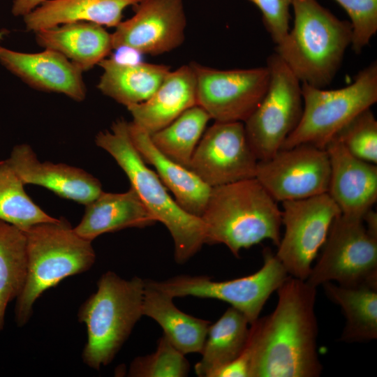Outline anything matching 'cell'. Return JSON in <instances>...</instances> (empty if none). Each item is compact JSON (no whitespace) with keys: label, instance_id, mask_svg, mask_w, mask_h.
Here are the masks:
<instances>
[{"label":"cell","instance_id":"1","mask_svg":"<svg viewBox=\"0 0 377 377\" xmlns=\"http://www.w3.org/2000/svg\"><path fill=\"white\" fill-rule=\"evenodd\" d=\"M276 291L273 312L250 325V377H318L316 288L289 276Z\"/></svg>","mask_w":377,"mask_h":377},{"label":"cell","instance_id":"2","mask_svg":"<svg viewBox=\"0 0 377 377\" xmlns=\"http://www.w3.org/2000/svg\"><path fill=\"white\" fill-rule=\"evenodd\" d=\"M200 219L205 244H224L235 257L265 239L277 246L281 238V210L256 178L212 187Z\"/></svg>","mask_w":377,"mask_h":377},{"label":"cell","instance_id":"3","mask_svg":"<svg viewBox=\"0 0 377 377\" xmlns=\"http://www.w3.org/2000/svg\"><path fill=\"white\" fill-rule=\"evenodd\" d=\"M293 24L275 52L301 83L325 89L339 70L351 44L350 22L317 0H293Z\"/></svg>","mask_w":377,"mask_h":377},{"label":"cell","instance_id":"4","mask_svg":"<svg viewBox=\"0 0 377 377\" xmlns=\"http://www.w3.org/2000/svg\"><path fill=\"white\" fill-rule=\"evenodd\" d=\"M96 145L108 152L128 177L146 209L169 230L175 245V259L184 263L205 244L200 218L186 212L167 191L156 172L146 163L130 138L128 122L119 119L110 131L99 132Z\"/></svg>","mask_w":377,"mask_h":377},{"label":"cell","instance_id":"5","mask_svg":"<svg viewBox=\"0 0 377 377\" xmlns=\"http://www.w3.org/2000/svg\"><path fill=\"white\" fill-rule=\"evenodd\" d=\"M27 237V273L16 299L15 320L27 323L37 299L68 276L83 273L94 265L91 242L78 235L64 219L41 223L24 230Z\"/></svg>","mask_w":377,"mask_h":377},{"label":"cell","instance_id":"6","mask_svg":"<svg viewBox=\"0 0 377 377\" xmlns=\"http://www.w3.org/2000/svg\"><path fill=\"white\" fill-rule=\"evenodd\" d=\"M145 279H125L108 271L97 282V290L81 305L78 320L85 324L87 341L83 362L98 370L110 364L143 316Z\"/></svg>","mask_w":377,"mask_h":377},{"label":"cell","instance_id":"7","mask_svg":"<svg viewBox=\"0 0 377 377\" xmlns=\"http://www.w3.org/2000/svg\"><path fill=\"white\" fill-rule=\"evenodd\" d=\"M300 121L281 149L309 144L325 149L354 117L377 102V63L374 61L343 88L327 90L301 83Z\"/></svg>","mask_w":377,"mask_h":377},{"label":"cell","instance_id":"8","mask_svg":"<svg viewBox=\"0 0 377 377\" xmlns=\"http://www.w3.org/2000/svg\"><path fill=\"white\" fill-rule=\"evenodd\" d=\"M269 84L259 105L244 122L249 143L258 161L281 149L298 125L303 111L301 82L274 52L267 59Z\"/></svg>","mask_w":377,"mask_h":377},{"label":"cell","instance_id":"9","mask_svg":"<svg viewBox=\"0 0 377 377\" xmlns=\"http://www.w3.org/2000/svg\"><path fill=\"white\" fill-rule=\"evenodd\" d=\"M321 249L306 279L309 284L316 288L332 281L345 287H377V237L362 219L339 215Z\"/></svg>","mask_w":377,"mask_h":377},{"label":"cell","instance_id":"10","mask_svg":"<svg viewBox=\"0 0 377 377\" xmlns=\"http://www.w3.org/2000/svg\"><path fill=\"white\" fill-rule=\"evenodd\" d=\"M269 248L263 251V265L246 276L216 281L207 276L182 274L154 284L173 298L192 296L216 299L241 311L250 325L260 316L267 300L289 276Z\"/></svg>","mask_w":377,"mask_h":377},{"label":"cell","instance_id":"11","mask_svg":"<svg viewBox=\"0 0 377 377\" xmlns=\"http://www.w3.org/2000/svg\"><path fill=\"white\" fill-rule=\"evenodd\" d=\"M284 233L275 253L288 274L304 280L341 211L327 193L282 202Z\"/></svg>","mask_w":377,"mask_h":377},{"label":"cell","instance_id":"12","mask_svg":"<svg viewBox=\"0 0 377 377\" xmlns=\"http://www.w3.org/2000/svg\"><path fill=\"white\" fill-rule=\"evenodd\" d=\"M197 105L215 121L244 122L265 96L269 81L267 66L222 70L192 62Z\"/></svg>","mask_w":377,"mask_h":377},{"label":"cell","instance_id":"13","mask_svg":"<svg viewBox=\"0 0 377 377\" xmlns=\"http://www.w3.org/2000/svg\"><path fill=\"white\" fill-rule=\"evenodd\" d=\"M330 165L325 149L301 144L258 161L255 178L277 202L327 192Z\"/></svg>","mask_w":377,"mask_h":377},{"label":"cell","instance_id":"14","mask_svg":"<svg viewBox=\"0 0 377 377\" xmlns=\"http://www.w3.org/2000/svg\"><path fill=\"white\" fill-rule=\"evenodd\" d=\"M258 159L241 121H215L203 133L188 168L210 187L255 178Z\"/></svg>","mask_w":377,"mask_h":377},{"label":"cell","instance_id":"15","mask_svg":"<svg viewBox=\"0 0 377 377\" xmlns=\"http://www.w3.org/2000/svg\"><path fill=\"white\" fill-rule=\"evenodd\" d=\"M135 6L134 15L111 34L113 50L124 47L154 56L182 45L186 27L183 0H143Z\"/></svg>","mask_w":377,"mask_h":377},{"label":"cell","instance_id":"16","mask_svg":"<svg viewBox=\"0 0 377 377\" xmlns=\"http://www.w3.org/2000/svg\"><path fill=\"white\" fill-rule=\"evenodd\" d=\"M330 165L327 193L342 215L362 219L377 200V165L353 156L337 138L326 145Z\"/></svg>","mask_w":377,"mask_h":377},{"label":"cell","instance_id":"17","mask_svg":"<svg viewBox=\"0 0 377 377\" xmlns=\"http://www.w3.org/2000/svg\"><path fill=\"white\" fill-rule=\"evenodd\" d=\"M0 64L36 89L61 94L78 102L86 98L83 71L54 50L28 53L0 45Z\"/></svg>","mask_w":377,"mask_h":377},{"label":"cell","instance_id":"18","mask_svg":"<svg viewBox=\"0 0 377 377\" xmlns=\"http://www.w3.org/2000/svg\"><path fill=\"white\" fill-rule=\"evenodd\" d=\"M6 161L24 184L41 186L80 204L87 205L103 191L100 181L91 174L64 163L40 162L27 144L15 146Z\"/></svg>","mask_w":377,"mask_h":377},{"label":"cell","instance_id":"19","mask_svg":"<svg viewBox=\"0 0 377 377\" xmlns=\"http://www.w3.org/2000/svg\"><path fill=\"white\" fill-rule=\"evenodd\" d=\"M128 127L133 145L144 161L155 168L157 175L172 193L177 202L188 213L200 218L212 188L189 168L162 154L147 132L132 121L128 122Z\"/></svg>","mask_w":377,"mask_h":377},{"label":"cell","instance_id":"20","mask_svg":"<svg viewBox=\"0 0 377 377\" xmlns=\"http://www.w3.org/2000/svg\"><path fill=\"white\" fill-rule=\"evenodd\" d=\"M196 105L195 75L189 64L170 71L149 99L126 108L132 122L151 135Z\"/></svg>","mask_w":377,"mask_h":377},{"label":"cell","instance_id":"21","mask_svg":"<svg viewBox=\"0 0 377 377\" xmlns=\"http://www.w3.org/2000/svg\"><path fill=\"white\" fill-rule=\"evenodd\" d=\"M35 34L40 47L61 54L83 72L98 65L113 50L112 34L91 22L65 23Z\"/></svg>","mask_w":377,"mask_h":377},{"label":"cell","instance_id":"22","mask_svg":"<svg viewBox=\"0 0 377 377\" xmlns=\"http://www.w3.org/2000/svg\"><path fill=\"white\" fill-rule=\"evenodd\" d=\"M85 206L82 220L73 228L78 235L91 242L106 232L142 228L156 222L131 187L119 193L102 191Z\"/></svg>","mask_w":377,"mask_h":377},{"label":"cell","instance_id":"23","mask_svg":"<svg viewBox=\"0 0 377 377\" xmlns=\"http://www.w3.org/2000/svg\"><path fill=\"white\" fill-rule=\"evenodd\" d=\"M143 0H50L23 17L27 31L36 32L65 23L88 22L116 27L124 10Z\"/></svg>","mask_w":377,"mask_h":377},{"label":"cell","instance_id":"24","mask_svg":"<svg viewBox=\"0 0 377 377\" xmlns=\"http://www.w3.org/2000/svg\"><path fill=\"white\" fill-rule=\"evenodd\" d=\"M173 297L157 288L151 279H145L143 316L154 320L163 335L180 352L200 353L210 322L179 310Z\"/></svg>","mask_w":377,"mask_h":377},{"label":"cell","instance_id":"25","mask_svg":"<svg viewBox=\"0 0 377 377\" xmlns=\"http://www.w3.org/2000/svg\"><path fill=\"white\" fill-rule=\"evenodd\" d=\"M98 65L103 73L98 89L126 107L149 99L170 71V67L163 64H124L111 57L104 59Z\"/></svg>","mask_w":377,"mask_h":377},{"label":"cell","instance_id":"26","mask_svg":"<svg viewBox=\"0 0 377 377\" xmlns=\"http://www.w3.org/2000/svg\"><path fill=\"white\" fill-rule=\"evenodd\" d=\"M327 297L339 305L346 323L340 340L368 342L377 338V287H345L327 282L322 285Z\"/></svg>","mask_w":377,"mask_h":377},{"label":"cell","instance_id":"27","mask_svg":"<svg viewBox=\"0 0 377 377\" xmlns=\"http://www.w3.org/2000/svg\"><path fill=\"white\" fill-rule=\"evenodd\" d=\"M249 325L245 316L232 306L210 324L200 352L201 359L195 365L197 376L209 377L215 369L239 357L246 346Z\"/></svg>","mask_w":377,"mask_h":377},{"label":"cell","instance_id":"28","mask_svg":"<svg viewBox=\"0 0 377 377\" xmlns=\"http://www.w3.org/2000/svg\"><path fill=\"white\" fill-rule=\"evenodd\" d=\"M27 273L24 230L0 220V332L8 304L21 293Z\"/></svg>","mask_w":377,"mask_h":377},{"label":"cell","instance_id":"29","mask_svg":"<svg viewBox=\"0 0 377 377\" xmlns=\"http://www.w3.org/2000/svg\"><path fill=\"white\" fill-rule=\"evenodd\" d=\"M209 119L210 116L202 108L194 105L150 135L151 140L165 156L188 168Z\"/></svg>","mask_w":377,"mask_h":377},{"label":"cell","instance_id":"30","mask_svg":"<svg viewBox=\"0 0 377 377\" xmlns=\"http://www.w3.org/2000/svg\"><path fill=\"white\" fill-rule=\"evenodd\" d=\"M22 180L6 161L0 163V220L22 230L58 219L46 214L29 198Z\"/></svg>","mask_w":377,"mask_h":377},{"label":"cell","instance_id":"31","mask_svg":"<svg viewBox=\"0 0 377 377\" xmlns=\"http://www.w3.org/2000/svg\"><path fill=\"white\" fill-rule=\"evenodd\" d=\"M189 362L163 334L156 350L135 357L131 363L128 376L131 377H184L189 372Z\"/></svg>","mask_w":377,"mask_h":377},{"label":"cell","instance_id":"32","mask_svg":"<svg viewBox=\"0 0 377 377\" xmlns=\"http://www.w3.org/2000/svg\"><path fill=\"white\" fill-rule=\"evenodd\" d=\"M334 138L353 156L377 163V120L371 108L354 117Z\"/></svg>","mask_w":377,"mask_h":377},{"label":"cell","instance_id":"33","mask_svg":"<svg viewBox=\"0 0 377 377\" xmlns=\"http://www.w3.org/2000/svg\"><path fill=\"white\" fill-rule=\"evenodd\" d=\"M346 12L352 27L350 46L360 54L377 32V0H334Z\"/></svg>","mask_w":377,"mask_h":377},{"label":"cell","instance_id":"34","mask_svg":"<svg viewBox=\"0 0 377 377\" xmlns=\"http://www.w3.org/2000/svg\"><path fill=\"white\" fill-rule=\"evenodd\" d=\"M248 1L260 10L265 27L275 45L279 44L290 29V10L293 0Z\"/></svg>","mask_w":377,"mask_h":377},{"label":"cell","instance_id":"35","mask_svg":"<svg viewBox=\"0 0 377 377\" xmlns=\"http://www.w3.org/2000/svg\"><path fill=\"white\" fill-rule=\"evenodd\" d=\"M250 357L245 348L239 357L215 369L209 377H250Z\"/></svg>","mask_w":377,"mask_h":377},{"label":"cell","instance_id":"36","mask_svg":"<svg viewBox=\"0 0 377 377\" xmlns=\"http://www.w3.org/2000/svg\"><path fill=\"white\" fill-rule=\"evenodd\" d=\"M47 1L50 0H14L11 8L12 14L23 17Z\"/></svg>","mask_w":377,"mask_h":377},{"label":"cell","instance_id":"37","mask_svg":"<svg viewBox=\"0 0 377 377\" xmlns=\"http://www.w3.org/2000/svg\"><path fill=\"white\" fill-rule=\"evenodd\" d=\"M362 220L368 232L377 237V214L373 209H369L363 216Z\"/></svg>","mask_w":377,"mask_h":377},{"label":"cell","instance_id":"38","mask_svg":"<svg viewBox=\"0 0 377 377\" xmlns=\"http://www.w3.org/2000/svg\"><path fill=\"white\" fill-rule=\"evenodd\" d=\"M3 32L0 31V40L3 38Z\"/></svg>","mask_w":377,"mask_h":377},{"label":"cell","instance_id":"39","mask_svg":"<svg viewBox=\"0 0 377 377\" xmlns=\"http://www.w3.org/2000/svg\"><path fill=\"white\" fill-rule=\"evenodd\" d=\"M1 162V161H0V163Z\"/></svg>","mask_w":377,"mask_h":377}]
</instances>
